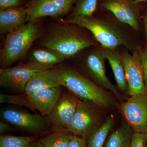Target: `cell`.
<instances>
[{
	"label": "cell",
	"instance_id": "9",
	"mask_svg": "<svg viewBox=\"0 0 147 147\" xmlns=\"http://www.w3.org/2000/svg\"><path fill=\"white\" fill-rule=\"evenodd\" d=\"M117 108L134 132L147 134V94L129 96Z\"/></svg>",
	"mask_w": 147,
	"mask_h": 147
},
{
	"label": "cell",
	"instance_id": "7",
	"mask_svg": "<svg viewBox=\"0 0 147 147\" xmlns=\"http://www.w3.org/2000/svg\"><path fill=\"white\" fill-rule=\"evenodd\" d=\"M2 121L11 125L16 129L34 134H45L52 130L46 117L26 110L9 107L1 111Z\"/></svg>",
	"mask_w": 147,
	"mask_h": 147
},
{
	"label": "cell",
	"instance_id": "14",
	"mask_svg": "<svg viewBox=\"0 0 147 147\" xmlns=\"http://www.w3.org/2000/svg\"><path fill=\"white\" fill-rule=\"evenodd\" d=\"M102 7L112 12L122 23L127 24L135 30L139 28L137 13L129 3L123 0H110L103 3Z\"/></svg>",
	"mask_w": 147,
	"mask_h": 147
},
{
	"label": "cell",
	"instance_id": "32",
	"mask_svg": "<svg viewBox=\"0 0 147 147\" xmlns=\"http://www.w3.org/2000/svg\"><path fill=\"white\" fill-rule=\"evenodd\" d=\"M145 147H147V144H146V145H145Z\"/></svg>",
	"mask_w": 147,
	"mask_h": 147
},
{
	"label": "cell",
	"instance_id": "22",
	"mask_svg": "<svg viewBox=\"0 0 147 147\" xmlns=\"http://www.w3.org/2000/svg\"><path fill=\"white\" fill-rule=\"evenodd\" d=\"M38 139L36 135L32 136H16L9 134H1L0 147H30Z\"/></svg>",
	"mask_w": 147,
	"mask_h": 147
},
{
	"label": "cell",
	"instance_id": "17",
	"mask_svg": "<svg viewBox=\"0 0 147 147\" xmlns=\"http://www.w3.org/2000/svg\"><path fill=\"white\" fill-rule=\"evenodd\" d=\"M105 59L108 60L114 74L117 87L120 92L128 98L129 89L121 57L113 50H106L102 52Z\"/></svg>",
	"mask_w": 147,
	"mask_h": 147
},
{
	"label": "cell",
	"instance_id": "30",
	"mask_svg": "<svg viewBox=\"0 0 147 147\" xmlns=\"http://www.w3.org/2000/svg\"><path fill=\"white\" fill-rule=\"evenodd\" d=\"M147 1V0H134L133 2V4L134 5H137V4L139 3Z\"/></svg>",
	"mask_w": 147,
	"mask_h": 147
},
{
	"label": "cell",
	"instance_id": "12",
	"mask_svg": "<svg viewBox=\"0 0 147 147\" xmlns=\"http://www.w3.org/2000/svg\"><path fill=\"white\" fill-rule=\"evenodd\" d=\"M121 58L129 96L134 95L147 94L140 53L135 51L130 54L125 52Z\"/></svg>",
	"mask_w": 147,
	"mask_h": 147
},
{
	"label": "cell",
	"instance_id": "27",
	"mask_svg": "<svg viewBox=\"0 0 147 147\" xmlns=\"http://www.w3.org/2000/svg\"><path fill=\"white\" fill-rule=\"evenodd\" d=\"M140 58L144 71L145 85L147 90V49L140 53Z\"/></svg>",
	"mask_w": 147,
	"mask_h": 147
},
{
	"label": "cell",
	"instance_id": "24",
	"mask_svg": "<svg viewBox=\"0 0 147 147\" xmlns=\"http://www.w3.org/2000/svg\"><path fill=\"white\" fill-rule=\"evenodd\" d=\"M146 143V134L134 132L129 147H145Z\"/></svg>",
	"mask_w": 147,
	"mask_h": 147
},
{
	"label": "cell",
	"instance_id": "16",
	"mask_svg": "<svg viewBox=\"0 0 147 147\" xmlns=\"http://www.w3.org/2000/svg\"><path fill=\"white\" fill-rule=\"evenodd\" d=\"M60 86L57 69L53 67L33 75L26 86L24 93H31L38 90Z\"/></svg>",
	"mask_w": 147,
	"mask_h": 147
},
{
	"label": "cell",
	"instance_id": "21",
	"mask_svg": "<svg viewBox=\"0 0 147 147\" xmlns=\"http://www.w3.org/2000/svg\"><path fill=\"white\" fill-rule=\"evenodd\" d=\"M115 123L113 116L106 118L105 121L100 128L95 131L87 140V147H103L109 132Z\"/></svg>",
	"mask_w": 147,
	"mask_h": 147
},
{
	"label": "cell",
	"instance_id": "33",
	"mask_svg": "<svg viewBox=\"0 0 147 147\" xmlns=\"http://www.w3.org/2000/svg\"><path fill=\"white\" fill-rule=\"evenodd\" d=\"M146 137H147V134H146Z\"/></svg>",
	"mask_w": 147,
	"mask_h": 147
},
{
	"label": "cell",
	"instance_id": "25",
	"mask_svg": "<svg viewBox=\"0 0 147 147\" xmlns=\"http://www.w3.org/2000/svg\"><path fill=\"white\" fill-rule=\"evenodd\" d=\"M21 4V0H0V10L17 8Z\"/></svg>",
	"mask_w": 147,
	"mask_h": 147
},
{
	"label": "cell",
	"instance_id": "31",
	"mask_svg": "<svg viewBox=\"0 0 147 147\" xmlns=\"http://www.w3.org/2000/svg\"><path fill=\"white\" fill-rule=\"evenodd\" d=\"M145 28H146V32L147 35V15L146 16L145 20Z\"/></svg>",
	"mask_w": 147,
	"mask_h": 147
},
{
	"label": "cell",
	"instance_id": "23",
	"mask_svg": "<svg viewBox=\"0 0 147 147\" xmlns=\"http://www.w3.org/2000/svg\"><path fill=\"white\" fill-rule=\"evenodd\" d=\"M72 17L92 16L96 9L98 0H77Z\"/></svg>",
	"mask_w": 147,
	"mask_h": 147
},
{
	"label": "cell",
	"instance_id": "13",
	"mask_svg": "<svg viewBox=\"0 0 147 147\" xmlns=\"http://www.w3.org/2000/svg\"><path fill=\"white\" fill-rule=\"evenodd\" d=\"M105 59L102 52H95L91 53L86 60L87 71L90 77L98 86L111 92L120 103L123 102L128 98L123 94L119 91L117 87L112 84L108 79L106 74Z\"/></svg>",
	"mask_w": 147,
	"mask_h": 147
},
{
	"label": "cell",
	"instance_id": "11",
	"mask_svg": "<svg viewBox=\"0 0 147 147\" xmlns=\"http://www.w3.org/2000/svg\"><path fill=\"white\" fill-rule=\"evenodd\" d=\"M77 0H30L26 6L27 22L46 16H64L70 11Z\"/></svg>",
	"mask_w": 147,
	"mask_h": 147
},
{
	"label": "cell",
	"instance_id": "18",
	"mask_svg": "<svg viewBox=\"0 0 147 147\" xmlns=\"http://www.w3.org/2000/svg\"><path fill=\"white\" fill-rule=\"evenodd\" d=\"M46 48L34 50L30 62L44 66L53 67L55 65L66 59L64 56L55 50Z\"/></svg>",
	"mask_w": 147,
	"mask_h": 147
},
{
	"label": "cell",
	"instance_id": "26",
	"mask_svg": "<svg viewBox=\"0 0 147 147\" xmlns=\"http://www.w3.org/2000/svg\"><path fill=\"white\" fill-rule=\"evenodd\" d=\"M68 147H87V142L84 138L74 134L71 138Z\"/></svg>",
	"mask_w": 147,
	"mask_h": 147
},
{
	"label": "cell",
	"instance_id": "15",
	"mask_svg": "<svg viewBox=\"0 0 147 147\" xmlns=\"http://www.w3.org/2000/svg\"><path fill=\"white\" fill-rule=\"evenodd\" d=\"M26 6L0 10V30L7 34L21 28L27 22Z\"/></svg>",
	"mask_w": 147,
	"mask_h": 147
},
{
	"label": "cell",
	"instance_id": "10",
	"mask_svg": "<svg viewBox=\"0 0 147 147\" xmlns=\"http://www.w3.org/2000/svg\"><path fill=\"white\" fill-rule=\"evenodd\" d=\"M79 99L69 91L62 93L53 110L46 117L52 130H68Z\"/></svg>",
	"mask_w": 147,
	"mask_h": 147
},
{
	"label": "cell",
	"instance_id": "6",
	"mask_svg": "<svg viewBox=\"0 0 147 147\" xmlns=\"http://www.w3.org/2000/svg\"><path fill=\"white\" fill-rule=\"evenodd\" d=\"M105 112L93 102L79 99L69 130L87 141L105 121Z\"/></svg>",
	"mask_w": 147,
	"mask_h": 147
},
{
	"label": "cell",
	"instance_id": "1",
	"mask_svg": "<svg viewBox=\"0 0 147 147\" xmlns=\"http://www.w3.org/2000/svg\"><path fill=\"white\" fill-rule=\"evenodd\" d=\"M60 85L79 100L90 101L105 111L117 108L115 96L73 69L66 66L56 67Z\"/></svg>",
	"mask_w": 147,
	"mask_h": 147
},
{
	"label": "cell",
	"instance_id": "20",
	"mask_svg": "<svg viewBox=\"0 0 147 147\" xmlns=\"http://www.w3.org/2000/svg\"><path fill=\"white\" fill-rule=\"evenodd\" d=\"M45 137L38 139L45 147H68L74 135L68 130H51Z\"/></svg>",
	"mask_w": 147,
	"mask_h": 147
},
{
	"label": "cell",
	"instance_id": "2",
	"mask_svg": "<svg viewBox=\"0 0 147 147\" xmlns=\"http://www.w3.org/2000/svg\"><path fill=\"white\" fill-rule=\"evenodd\" d=\"M37 21L28 22L18 30L7 34L0 55L2 68H8L26 54L40 34Z\"/></svg>",
	"mask_w": 147,
	"mask_h": 147
},
{
	"label": "cell",
	"instance_id": "8",
	"mask_svg": "<svg viewBox=\"0 0 147 147\" xmlns=\"http://www.w3.org/2000/svg\"><path fill=\"white\" fill-rule=\"evenodd\" d=\"M52 68L29 62L6 68L0 69V86L6 89L21 94L30 79L35 74L42 70Z\"/></svg>",
	"mask_w": 147,
	"mask_h": 147
},
{
	"label": "cell",
	"instance_id": "3",
	"mask_svg": "<svg viewBox=\"0 0 147 147\" xmlns=\"http://www.w3.org/2000/svg\"><path fill=\"white\" fill-rule=\"evenodd\" d=\"M40 45L55 50L67 59L94 43L76 32L70 24L61 23L50 30Z\"/></svg>",
	"mask_w": 147,
	"mask_h": 147
},
{
	"label": "cell",
	"instance_id": "5",
	"mask_svg": "<svg viewBox=\"0 0 147 147\" xmlns=\"http://www.w3.org/2000/svg\"><path fill=\"white\" fill-rule=\"evenodd\" d=\"M60 22L62 24H74L87 29L106 50H113L121 45L130 47L126 37L119 30L110 24L92 16L61 19Z\"/></svg>",
	"mask_w": 147,
	"mask_h": 147
},
{
	"label": "cell",
	"instance_id": "28",
	"mask_svg": "<svg viewBox=\"0 0 147 147\" xmlns=\"http://www.w3.org/2000/svg\"><path fill=\"white\" fill-rule=\"evenodd\" d=\"M14 128L9 123L1 121H0V133L1 134H5L7 132H9L15 130Z\"/></svg>",
	"mask_w": 147,
	"mask_h": 147
},
{
	"label": "cell",
	"instance_id": "29",
	"mask_svg": "<svg viewBox=\"0 0 147 147\" xmlns=\"http://www.w3.org/2000/svg\"><path fill=\"white\" fill-rule=\"evenodd\" d=\"M30 147H45L38 141V139L35 141L31 145Z\"/></svg>",
	"mask_w": 147,
	"mask_h": 147
},
{
	"label": "cell",
	"instance_id": "19",
	"mask_svg": "<svg viewBox=\"0 0 147 147\" xmlns=\"http://www.w3.org/2000/svg\"><path fill=\"white\" fill-rule=\"evenodd\" d=\"M134 131L125 122L112 133L106 140L105 147H129Z\"/></svg>",
	"mask_w": 147,
	"mask_h": 147
},
{
	"label": "cell",
	"instance_id": "4",
	"mask_svg": "<svg viewBox=\"0 0 147 147\" xmlns=\"http://www.w3.org/2000/svg\"><path fill=\"white\" fill-rule=\"evenodd\" d=\"M62 86L38 90L30 94L9 95L1 93L0 103L26 107L46 117L51 113L62 94Z\"/></svg>",
	"mask_w": 147,
	"mask_h": 147
}]
</instances>
